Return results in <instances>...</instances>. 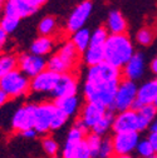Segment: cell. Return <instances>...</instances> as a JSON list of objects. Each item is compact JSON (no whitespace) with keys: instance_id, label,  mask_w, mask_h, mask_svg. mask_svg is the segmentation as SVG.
Here are the masks:
<instances>
[{"instance_id":"1","label":"cell","mask_w":157,"mask_h":158,"mask_svg":"<svg viewBox=\"0 0 157 158\" xmlns=\"http://www.w3.org/2000/svg\"><path fill=\"white\" fill-rule=\"evenodd\" d=\"M134 55V49L127 34H118L108 36L104 44V62L116 67L123 68Z\"/></svg>"},{"instance_id":"2","label":"cell","mask_w":157,"mask_h":158,"mask_svg":"<svg viewBox=\"0 0 157 158\" xmlns=\"http://www.w3.org/2000/svg\"><path fill=\"white\" fill-rule=\"evenodd\" d=\"M121 81L107 82V83H93L86 82L83 85V97L89 103H97L104 108L112 110L116 92Z\"/></svg>"},{"instance_id":"3","label":"cell","mask_w":157,"mask_h":158,"mask_svg":"<svg viewBox=\"0 0 157 158\" xmlns=\"http://www.w3.org/2000/svg\"><path fill=\"white\" fill-rule=\"evenodd\" d=\"M0 89L8 98L24 97L30 92V79L19 69H15L0 81Z\"/></svg>"},{"instance_id":"4","label":"cell","mask_w":157,"mask_h":158,"mask_svg":"<svg viewBox=\"0 0 157 158\" xmlns=\"http://www.w3.org/2000/svg\"><path fill=\"white\" fill-rule=\"evenodd\" d=\"M137 92H138V85L136 84V82L128 81V79L125 78L121 79L116 92L112 110H116L118 113V112L133 109L137 101Z\"/></svg>"},{"instance_id":"5","label":"cell","mask_w":157,"mask_h":158,"mask_svg":"<svg viewBox=\"0 0 157 158\" xmlns=\"http://www.w3.org/2000/svg\"><path fill=\"white\" fill-rule=\"evenodd\" d=\"M88 133L89 131L86 128V126L79 119H77L74 126L68 131L64 146L62 148V158H75L78 149L84 142Z\"/></svg>"},{"instance_id":"6","label":"cell","mask_w":157,"mask_h":158,"mask_svg":"<svg viewBox=\"0 0 157 158\" xmlns=\"http://www.w3.org/2000/svg\"><path fill=\"white\" fill-rule=\"evenodd\" d=\"M122 79V70L116 68L106 62L89 67L86 75V82L93 83H107V82H116Z\"/></svg>"},{"instance_id":"7","label":"cell","mask_w":157,"mask_h":158,"mask_svg":"<svg viewBox=\"0 0 157 158\" xmlns=\"http://www.w3.org/2000/svg\"><path fill=\"white\" fill-rule=\"evenodd\" d=\"M141 141L138 132H123V133H114L112 135L113 151L117 157L122 156H132L136 152V148Z\"/></svg>"},{"instance_id":"8","label":"cell","mask_w":157,"mask_h":158,"mask_svg":"<svg viewBox=\"0 0 157 158\" xmlns=\"http://www.w3.org/2000/svg\"><path fill=\"white\" fill-rule=\"evenodd\" d=\"M18 69L29 79H33L38 74L48 69V60L43 56L34 55L32 53H24L18 56Z\"/></svg>"},{"instance_id":"9","label":"cell","mask_w":157,"mask_h":158,"mask_svg":"<svg viewBox=\"0 0 157 158\" xmlns=\"http://www.w3.org/2000/svg\"><path fill=\"white\" fill-rule=\"evenodd\" d=\"M55 112L57 107L54 102H42L36 104L34 129L38 132V134H47L52 131V122Z\"/></svg>"},{"instance_id":"10","label":"cell","mask_w":157,"mask_h":158,"mask_svg":"<svg viewBox=\"0 0 157 158\" xmlns=\"http://www.w3.org/2000/svg\"><path fill=\"white\" fill-rule=\"evenodd\" d=\"M35 107L34 103H25L19 107L11 117V128L18 133L34 128L35 122Z\"/></svg>"},{"instance_id":"11","label":"cell","mask_w":157,"mask_h":158,"mask_svg":"<svg viewBox=\"0 0 157 158\" xmlns=\"http://www.w3.org/2000/svg\"><path fill=\"white\" fill-rule=\"evenodd\" d=\"M92 10H93V4L91 0H83L82 3L78 4L73 9V11L70 13L67 20V25H66L67 30L73 34L78 30L83 29L92 14Z\"/></svg>"},{"instance_id":"12","label":"cell","mask_w":157,"mask_h":158,"mask_svg":"<svg viewBox=\"0 0 157 158\" xmlns=\"http://www.w3.org/2000/svg\"><path fill=\"white\" fill-rule=\"evenodd\" d=\"M59 75L61 74L45 69L40 74L30 79V92L35 94H52L58 83Z\"/></svg>"},{"instance_id":"13","label":"cell","mask_w":157,"mask_h":158,"mask_svg":"<svg viewBox=\"0 0 157 158\" xmlns=\"http://www.w3.org/2000/svg\"><path fill=\"white\" fill-rule=\"evenodd\" d=\"M112 131L114 133L138 132V115H137V110L129 109V110L117 113L113 118Z\"/></svg>"},{"instance_id":"14","label":"cell","mask_w":157,"mask_h":158,"mask_svg":"<svg viewBox=\"0 0 157 158\" xmlns=\"http://www.w3.org/2000/svg\"><path fill=\"white\" fill-rule=\"evenodd\" d=\"M109 109L104 108L103 106H100L97 103H89L87 102L82 108H81V114H79V119L84 126L86 128L91 132L97 123L100 122L102 118L107 114Z\"/></svg>"},{"instance_id":"15","label":"cell","mask_w":157,"mask_h":158,"mask_svg":"<svg viewBox=\"0 0 157 158\" xmlns=\"http://www.w3.org/2000/svg\"><path fill=\"white\" fill-rule=\"evenodd\" d=\"M78 92V81L74 77L73 73H64L59 75L58 83L52 92V97L54 99H59V98H66V97H72L77 95Z\"/></svg>"},{"instance_id":"16","label":"cell","mask_w":157,"mask_h":158,"mask_svg":"<svg viewBox=\"0 0 157 158\" xmlns=\"http://www.w3.org/2000/svg\"><path fill=\"white\" fill-rule=\"evenodd\" d=\"M122 77L128 81L136 82L141 79L145 74L146 64H145V58L141 53H134V55L128 60V63L122 68Z\"/></svg>"},{"instance_id":"17","label":"cell","mask_w":157,"mask_h":158,"mask_svg":"<svg viewBox=\"0 0 157 158\" xmlns=\"http://www.w3.org/2000/svg\"><path fill=\"white\" fill-rule=\"evenodd\" d=\"M156 101H157V78L147 81L138 87L137 101H136L133 109H137L142 106L155 104Z\"/></svg>"},{"instance_id":"18","label":"cell","mask_w":157,"mask_h":158,"mask_svg":"<svg viewBox=\"0 0 157 158\" xmlns=\"http://www.w3.org/2000/svg\"><path fill=\"white\" fill-rule=\"evenodd\" d=\"M36 11L34 6L29 4L28 0H8L4 4L3 15L15 16L18 19H23L33 15Z\"/></svg>"},{"instance_id":"19","label":"cell","mask_w":157,"mask_h":158,"mask_svg":"<svg viewBox=\"0 0 157 158\" xmlns=\"http://www.w3.org/2000/svg\"><path fill=\"white\" fill-rule=\"evenodd\" d=\"M106 29L111 35H118V34H126L127 31V22L121 11L112 10L109 11L106 22Z\"/></svg>"},{"instance_id":"20","label":"cell","mask_w":157,"mask_h":158,"mask_svg":"<svg viewBox=\"0 0 157 158\" xmlns=\"http://www.w3.org/2000/svg\"><path fill=\"white\" fill-rule=\"evenodd\" d=\"M134 110H137V115H138V132L148 131L150 126L157 119V107L155 104H148Z\"/></svg>"},{"instance_id":"21","label":"cell","mask_w":157,"mask_h":158,"mask_svg":"<svg viewBox=\"0 0 157 158\" xmlns=\"http://www.w3.org/2000/svg\"><path fill=\"white\" fill-rule=\"evenodd\" d=\"M55 107L63 112L67 117L72 118L75 117L81 109V101L78 95H72V97H66V98H59V99H54Z\"/></svg>"},{"instance_id":"22","label":"cell","mask_w":157,"mask_h":158,"mask_svg":"<svg viewBox=\"0 0 157 158\" xmlns=\"http://www.w3.org/2000/svg\"><path fill=\"white\" fill-rule=\"evenodd\" d=\"M53 48H54V39L52 36H39L32 43L30 53L34 55L45 58V55L52 53Z\"/></svg>"},{"instance_id":"23","label":"cell","mask_w":157,"mask_h":158,"mask_svg":"<svg viewBox=\"0 0 157 158\" xmlns=\"http://www.w3.org/2000/svg\"><path fill=\"white\" fill-rule=\"evenodd\" d=\"M57 54L68 64V67L70 69H73L75 67V64L78 62V58H79V52L77 50V48L73 45V43L70 40L64 42L59 47V49H58Z\"/></svg>"},{"instance_id":"24","label":"cell","mask_w":157,"mask_h":158,"mask_svg":"<svg viewBox=\"0 0 157 158\" xmlns=\"http://www.w3.org/2000/svg\"><path fill=\"white\" fill-rule=\"evenodd\" d=\"M82 60L86 65L94 67L104 62V47L89 45V48L82 54Z\"/></svg>"},{"instance_id":"25","label":"cell","mask_w":157,"mask_h":158,"mask_svg":"<svg viewBox=\"0 0 157 158\" xmlns=\"http://www.w3.org/2000/svg\"><path fill=\"white\" fill-rule=\"evenodd\" d=\"M91 36H92V31L89 29H87V28H83V29H81V30H78V31L72 34L70 42L77 48V50L79 52V54H83L89 48Z\"/></svg>"},{"instance_id":"26","label":"cell","mask_w":157,"mask_h":158,"mask_svg":"<svg viewBox=\"0 0 157 158\" xmlns=\"http://www.w3.org/2000/svg\"><path fill=\"white\" fill-rule=\"evenodd\" d=\"M15 69H18V56L16 55L10 54V53H5L0 55V81Z\"/></svg>"},{"instance_id":"27","label":"cell","mask_w":157,"mask_h":158,"mask_svg":"<svg viewBox=\"0 0 157 158\" xmlns=\"http://www.w3.org/2000/svg\"><path fill=\"white\" fill-rule=\"evenodd\" d=\"M113 118H114V115H113L112 110H108L107 114L102 118L100 122L97 123V126H95L91 132L94 133V134H97V135H100V137H106L107 133H108L109 131H112Z\"/></svg>"},{"instance_id":"28","label":"cell","mask_w":157,"mask_h":158,"mask_svg":"<svg viewBox=\"0 0 157 158\" xmlns=\"http://www.w3.org/2000/svg\"><path fill=\"white\" fill-rule=\"evenodd\" d=\"M57 31V19L52 15L44 16L38 25V33L40 36H52Z\"/></svg>"},{"instance_id":"29","label":"cell","mask_w":157,"mask_h":158,"mask_svg":"<svg viewBox=\"0 0 157 158\" xmlns=\"http://www.w3.org/2000/svg\"><path fill=\"white\" fill-rule=\"evenodd\" d=\"M48 69L54 72V73H58V74L70 73V70H72L68 67V64L57 53L49 56V59H48Z\"/></svg>"},{"instance_id":"30","label":"cell","mask_w":157,"mask_h":158,"mask_svg":"<svg viewBox=\"0 0 157 158\" xmlns=\"http://www.w3.org/2000/svg\"><path fill=\"white\" fill-rule=\"evenodd\" d=\"M42 148H43L44 153L50 158L57 157V154L59 153V143H58L53 137H44L43 138Z\"/></svg>"},{"instance_id":"31","label":"cell","mask_w":157,"mask_h":158,"mask_svg":"<svg viewBox=\"0 0 157 158\" xmlns=\"http://www.w3.org/2000/svg\"><path fill=\"white\" fill-rule=\"evenodd\" d=\"M108 36H109V33L106 29V27H100V28L94 29V31H92V36H91V45L104 47Z\"/></svg>"},{"instance_id":"32","label":"cell","mask_w":157,"mask_h":158,"mask_svg":"<svg viewBox=\"0 0 157 158\" xmlns=\"http://www.w3.org/2000/svg\"><path fill=\"white\" fill-rule=\"evenodd\" d=\"M19 24H20V19H18L15 16H9V15H3L0 18V27L4 29V31L9 35L11 33H14Z\"/></svg>"},{"instance_id":"33","label":"cell","mask_w":157,"mask_h":158,"mask_svg":"<svg viewBox=\"0 0 157 158\" xmlns=\"http://www.w3.org/2000/svg\"><path fill=\"white\" fill-rule=\"evenodd\" d=\"M136 154L140 158H152L156 154V152H155L152 144L148 142V139L145 138V139H141L138 146H137Z\"/></svg>"},{"instance_id":"34","label":"cell","mask_w":157,"mask_h":158,"mask_svg":"<svg viewBox=\"0 0 157 158\" xmlns=\"http://www.w3.org/2000/svg\"><path fill=\"white\" fill-rule=\"evenodd\" d=\"M113 154H114V151H113L112 137H103L97 158H113Z\"/></svg>"},{"instance_id":"35","label":"cell","mask_w":157,"mask_h":158,"mask_svg":"<svg viewBox=\"0 0 157 158\" xmlns=\"http://www.w3.org/2000/svg\"><path fill=\"white\" fill-rule=\"evenodd\" d=\"M102 138L103 137H100L92 132H89L86 137V142L91 149V153H92V157L93 158H97L98 157V151H100V147H101V142H102Z\"/></svg>"},{"instance_id":"36","label":"cell","mask_w":157,"mask_h":158,"mask_svg":"<svg viewBox=\"0 0 157 158\" xmlns=\"http://www.w3.org/2000/svg\"><path fill=\"white\" fill-rule=\"evenodd\" d=\"M136 42L140 45L147 47L153 42V31L150 28H141L136 34Z\"/></svg>"},{"instance_id":"37","label":"cell","mask_w":157,"mask_h":158,"mask_svg":"<svg viewBox=\"0 0 157 158\" xmlns=\"http://www.w3.org/2000/svg\"><path fill=\"white\" fill-rule=\"evenodd\" d=\"M68 119H69V117H67L63 112H61L59 109L57 108L55 115H54L53 122H52V131H58V129H61L62 127H64L67 124Z\"/></svg>"},{"instance_id":"38","label":"cell","mask_w":157,"mask_h":158,"mask_svg":"<svg viewBox=\"0 0 157 158\" xmlns=\"http://www.w3.org/2000/svg\"><path fill=\"white\" fill-rule=\"evenodd\" d=\"M147 139L152 144V147L157 154V119L150 126V128L147 131Z\"/></svg>"},{"instance_id":"39","label":"cell","mask_w":157,"mask_h":158,"mask_svg":"<svg viewBox=\"0 0 157 158\" xmlns=\"http://www.w3.org/2000/svg\"><path fill=\"white\" fill-rule=\"evenodd\" d=\"M75 158H93V157H92V153H91V149H89V147H88L86 139H84V142L81 144L79 149H78Z\"/></svg>"},{"instance_id":"40","label":"cell","mask_w":157,"mask_h":158,"mask_svg":"<svg viewBox=\"0 0 157 158\" xmlns=\"http://www.w3.org/2000/svg\"><path fill=\"white\" fill-rule=\"evenodd\" d=\"M20 134H22L24 138H27V139H34V138L38 135V132H36L34 128H30V129H27V131L22 132Z\"/></svg>"},{"instance_id":"41","label":"cell","mask_w":157,"mask_h":158,"mask_svg":"<svg viewBox=\"0 0 157 158\" xmlns=\"http://www.w3.org/2000/svg\"><path fill=\"white\" fill-rule=\"evenodd\" d=\"M6 42H8V34L4 31V29L0 27V48H4V45L6 44Z\"/></svg>"},{"instance_id":"42","label":"cell","mask_w":157,"mask_h":158,"mask_svg":"<svg viewBox=\"0 0 157 158\" xmlns=\"http://www.w3.org/2000/svg\"><path fill=\"white\" fill-rule=\"evenodd\" d=\"M29 2V4L32 5V6H34L35 9H38V8H40V6H43L48 0H28Z\"/></svg>"},{"instance_id":"43","label":"cell","mask_w":157,"mask_h":158,"mask_svg":"<svg viewBox=\"0 0 157 158\" xmlns=\"http://www.w3.org/2000/svg\"><path fill=\"white\" fill-rule=\"evenodd\" d=\"M150 68H151V72H152L155 75H157V56L152 59V62H151Z\"/></svg>"},{"instance_id":"44","label":"cell","mask_w":157,"mask_h":158,"mask_svg":"<svg viewBox=\"0 0 157 158\" xmlns=\"http://www.w3.org/2000/svg\"><path fill=\"white\" fill-rule=\"evenodd\" d=\"M6 101H8V97H6V94L0 89V108H2L5 103H6Z\"/></svg>"},{"instance_id":"45","label":"cell","mask_w":157,"mask_h":158,"mask_svg":"<svg viewBox=\"0 0 157 158\" xmlns=\"http://www.w3.org/2000/svg\"><path fill=\"white\" fill-rule=\"evenodd\" d=\"M117 158H134L133 156H122V157H117Z\"/></svg>"},{"instance_id":"46","label":"cell","mask_w":157,"mask_h":158,"mask_svg":"<svg viewBox=\"0 0 157 158\" xmlns=\"http://www.w3.org/2000/svg\"><path fill=\"white\" fill-rule=\"evenodd\" d=\"M3 9H4V4L0 3V13H3Z\"/></svg>"},{"instance_id":"47","label":"cell","mask_w":157,"mask_h":158,"mask_svg":"<svg viewBox=\"0 0 157 158\" xmlns=\"http://www.w3.org/2000/svg\"><path fill=\"white\" fill-rule=\"evenodd\" d=\"M8 2V0H0V3H2V4H5Z\"/></svg>"},{"instance_id":"48","label":"cell","mask_w":157,"mask_h":158,"mask_svg":"<svg viewBox=\"0 0 157 158\" xmlns=\"http://www.w3.org/2000/svg\"><path fill=\"white\" fill-rule=\"evenodd\" d=\"M152 158H157V154H155V156H153V157H152Z\"/></svg>"},{"instance_id":"49","label":"cell","mask_w":157,"mask_h":158,"mask_svg":"<svg viewBox=\"0 0 157 158\" xmlns=\"http://www.w3.org/2000/svg\"><path fill=\"white\" fill-rule=\"evenodd\" d=\"M155 106H156V107H157V101H156V103H155Z\"/></svg>"},{"instance_id":"50","label":"cell","mask_w":157,"mask_h":158,"mask_svg":"<svg viewBox=\"0 0 157 158\" xmlns=\"http://www.w3.org/2000/svg\"><path fill=\"white\" fill-rule=\"evenodd\" d=\"M54 158H58V157H54Z\"/></svg>"},{"instance_id":"51","label":"cell","mask_w":157,"mask_h":158,"mask_svg":"<svg viewBox=\"0 0 157 158\" xmlns=\"http://www.w3.org/2000/svg\"><path fill=\"white\" fill-rule=\"evenodd\" d=\"M0 50H2V48H0Z\"/></svg>"},{"instance_id":"52","label":"cell","mask_w":157,"mask_h":158,"mask_svg":"<svg viewBox=\"0 0 157 158\" xmlns=\"http://www.w3.org/2000/svg\"><path fill=\"white\" fill-rule=\"evenodd\" d=\"M113 158H114V157H113Z\"/></svg>"}]
</instances>
